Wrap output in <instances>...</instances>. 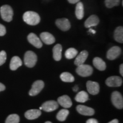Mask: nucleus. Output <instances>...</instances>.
Segmentation results:
<instances>
[{"instance_id":"36","label":"nucleus","mask_w":123,"mask_h":123,"mask_svg":"<svg viewBox=\"0 0 123 123\" xmlns=\"http://www.w3.org/2000/svg\"><path fill=\"white\" fill-rule=\"evenodd\" d=\"M108 123H119V121L117 119H114L113 120L111 121L110 122H109Z\"/></svg>"},{"instance_id":"20","label":"nucleus","mask_w":123,"mask_h":123,"mask_svg":"<svg viewBox=\"0 0 123 123\" xmlns=\"http://www.w3.org/2000/svg\"><path fill=\"white\" fill-rule=\"evenodd\" d=\"M62 47L60 44H56L53 47V58L56 61H59L62 58Z\"/></svg>"},{"instance_id":"22","label":"nucleus","mask_w":123,"mask_h":123,"mask_svg":"<svg viewBox=\"0 0 123 123\" xmlns=\"http://www.w3.org/2000/svg\"><path fill=\"white\" fill-rule=\"evenodd\" d=\"M93 66L100 71H104L106 68V64L101 58L99 57L95 58L93 60Z\"/></svg>"},{"instance_id":"21","label":"nucleus","mask_w":123,"mask_h":123,"mask_svg":"<svg viewBox=\"0 0 123 123\" xmlns=\"http://www.w3.org/2000/svg\"><path fill=\"white\" fill-rule=\"evenodd\" d=\"M22 64V62L21 59L17 56H13L12 58L10 63V68L12 70H16L18 67H21Z\"/></svg>"},{"instance_id":"17","label":"nucleus","mask_w":123,"mask_h":123,"mask_svg":"<svg viewBox=\"0 0 123 123\" xmlns=\"http://www.w3.org/2000/svg\"><path fill=\"white\" fill-rule=\"evenodd\" d=\"M88 53L86 50H83L80 52L79 55L76 56V59L75 60L74 63L75 65L79 66L81 64L84 63L87 58H88Z\"/></svg>"},{"instance_id":"26","label":"nucleus","mask_w":123,"mask_h":123,"mask_svg":"<svg viewBox=\"0 0 123 123\" xmlns=\"http://www.w3.org/2000/svg\"><path fill=\"white\" fill-rule=\"evenodd\" d=\"M69 114V111L66 109L60 110L56 115V119L60 121H63L66 119Z\"/></svg>"},{"instance_id":"13","label":"nucleus","mask_w":123,"mask_h":123,"mask_svg":"<svg viewBox=\"0 0 123 123\" xmlns=\"http://www.w3.org/2000/svg\"><path fill=\"white\" fill-rule=\"evenodd\" d=\"M76 110L80 114L84 116H92L95 113L93 109L85 105H78L76 107Z\"/></svg>"},{"instance_id":"37","label":"nucleus","mask_w":123,"mask_h":123,"mask_svg":"<svg viewBox=\"0 0 123 123\" xmlns=\"http://www.w3.org/2000/svg\"><path fill=\"white\" fill-rule=\"evenodd\" d=\"M88 32H89V33H91L92 34H95V33H96V31L94 30H93V29H89Z\"/></svg>"},{"instance_id":"39","label":"nucleus","mask_w":123,"mask_h":123,"mask_svg":"<svg viewBox=\"0 0 123 123\" xmlns=\"http://www.w3.org/2000/svg\"><path fill=\"white\" fill-rule=\"evenodd\" d=\"M45 123H52L50 122V121H46Z\"/></svg>"},{"instance_id":"34","label":"nucleus","mask_w":123,"mask_h":123,"mask_svg":"<svg viewBox=\"0 0 123 123\" xmlns=\"http://www.w3.org/2000/svg\"><path fill=\"white\" fill-rule=\"evenodd\" d=\"M5 90V86L2 83H0V92L4 91Z\"/></svg>"},{"instance_id":"15","label":"nucleus","mask_w":123,"mask_h":123,"mask_svg":"<svg viewBox=\"0 0 123 123\" xmlns=\"http://www.w3.org/2000/svg\"><path fill=\"white\" fill-rule=\"evenodd\" d=\"M58 104L64 108H68L72 106V101L70 98L67 95H63L60 96L58 99Z\"/></svg>"},{"instance_id":"25","label":"nucleus","mask_w":123,"mask_h":123,"mask_svg":"<svg viewBox=\"0 0 123 123\" xmlns=\"http://www.w3.org/2000/svg\"><path fill=\"white\" fill-rule=\"evenodd\" d=\"M60 78H61V79L62 80L64 81V82H73L75 80L74 77L73 76V75L71 74L70 73H67V72L61 74Z\"/></svg>"},{"instance_id":"2","label":"nucleus","mask_w":123,"mask_h":123,"mask_svg":"<svg viewBox=\"0 0 123 123\" xmlns=\"http://www.w3.org/2000/svg\"><path fill=\"white\" fill-rule=\"evenodd\" d=\"M0 13L2 19L6 22H10L13 19V10L8 5H4L0 8Z\"/></svg>"},{"instance_id":"40","label":"nucleus","mask_w":123,"mask_h":123,"mask_svg":"<svg viewBox=\"0 0 123 123\" xmlns=\"http://www.w3.org/2000/svg\"><path fill=\"white\" fill-rule=\"evenodd\" d=\"M42 110V107H40V108H39V110Z\"/></svg>"},{"instance_id":"29","label":"nucleus","mask_w":123,"mask_h":123,"mask_svg":"<svg viewBox=\"0 0 123 123\" xmlns=\"http://www.w3.org/2000/svg\"><path fill=\"white\" fill-rule=\"evenodd\" d=\"M120 0H105V6L111 9L114 6H117L119 5Z\"/></svg>"},{"instance_id":"27","label":"nucleus","mask_w":123,"mask_h":123,"mask_svg":"<svg viewBox=\"0 0 123 123\" xmlns=\"http://www.w3.org/2000/svg\"><path fill=\"white\" fill-rule=\"evenodd\" d=\"M78 50L74 48H70L67 49L65 52V56L67 59H71L75 58L78 54Z\"/></svg>"},{"instance_id":"7","label":"nucleus","mask_w":123,"mask_h":123,"mask_svg":"<svg viewBox=\"0 0 123 123\" xmlns=\"http://www.w3.org/2000/svg\"><path fill=\"white\" fill-rule=\"evenodd\" d=\"M121 53V50L119 46H113L109 49L107 53V59L111 61L116 59Z\"/></svg>"},{"instance_id":"33","label":"nucleus","mask_w":123,"mask_h":123,"mask_svg":"<svg viewBox=\"0 0 123 123\" xmlns=\"http://www.w3.org/2000/svg\"><path fill=\"white\" fill-rule=\"evenodd\" d=\"M68 1L70 3V4H75L78 3V2H79L80 0H68Z\"/></svg>"},{"instance_id":"9","label":"nucleus","mask_w":123,"mask_h":123,"mask_svg":"<svg viewBox=\"0 0 123 123\" xmlns=\"http://www.w3.org/2000/svg\"><path fill=\"white\" fill-rule=\"evenodd\" d=\"M42 110L46 112H52L56 110L59 107V104L57 101L54 100L47 101L44 102L41 106Z\"/></svg>"},{"instance_id":"18","label":"nucleus","mask_w":123,"mask_h":123,"mask_svg":"<svg viewBox=\"0 0 123 123\" xmlns=\"http://www.w3.org/2000/svg\"><path fill=\"white\" fill-rule=\"evenodd\" d=\"M41 115V110H30L27 111L25 113V116L28 120H34L37 119Z\"/></svg>"},{"instance_id":"10","label":"nucleus","mask_w":123,"mask_h":123,"mask_svg":"<svg viewBox=\"0 0 123 123\" xmlns=\"http://www.w3.org/2000/svg\"><path fill=\"white\" fill-rule=\"evenodd\" d=\"M105 83L108 87H120L123 83V80L117 76H111L106 80Z\"/></svg>"},{"instance_id":"12","label":"nucleus","mask_w":123,"mask_h":123,"mask_svg":"<svg viewBox=\"0 0 123 123\" xmlns=\"http://www.w3.org/2000/svg\"><path fill=\"white\" fill-rule=\"evenodd\" d=\"M87 89L90 94L97 95L99 92V84L95 81H88L87 82Z\"/></svg>"},{"instance_id":"30","label":"nucleus","mask_w":123,"mask_h":123,"mask_svg":"<svg viewBox=\"0 0 123 123\" xmlns=\"http://www.w3.org/2000/svg\"><path fill=\"white\" fill-rule=\"evenodd\" d=\"M6 60V53L5 51H1L0 52V66L5 63Z\"/></svg>"},{"instance_id":"31","label":"nucleus","mask_w":123,"mask_h":123,"mask_svg":"<svg viewBox=\"0 0 123 123\" xmlns=\"http://www.w3.org/2000/svg\"><path fill=\"white\" fill-rule=\"evenodd\" d=\"M6 33V30L5 27L0 24V36H4Z\"/></svg>"},{"instance_id":"32","label":"nucleus","mask_w":123,"mask_h":123,"mask_svg":"<svg viewBox=\"0 0 123 123\" xmlns=\"http://www.w3.org/2000/svg\"><path fill=\"white\" fill-rule=\"evenodd\" d=\"M86 123H98V121L95 119H90L87 121Z\"/></svg>"},{"instance_id":"3","label":"nucleus","mask_w":123,"mask_h":123,"mask_svg":"<svg viewBox=\"0 0 123 123\" xmlns=\"http://www.w3.org/2000/svg\"><path fill=\"white\" fill-rule=\"evenodd\" d=\"M37 62V56L33 51H27L24 56V63L27 67H33Z\"/></svg>"},{"instance_id":"16","label":"nucleus","mask_w":123,"mask_h":123,"mask_svg":"<svg viewBox=\"0 0 123 123\" xmlns=\"http://www.w3.org/2000/svg\"><path fill=\"white\" fill-rule=\"evenodd\" d=\"M40 38L46 44H51L55 42L54 37L48 32H43L40 35Z\"/></svg>"},{"instance_id":"38","label":"nucleus","mask_w":123,"mask_h":123,"mask_svg":"<svg viewBox=\"0 0 123 123\" xmlns=\"http://www.w3.org/2000/svg\"><path fill=\"white\" fill-rule=\"evenodd\" d=\"M78 86H75V87L73 88L74 91H75V92H76L77 91H78Z\"/></svg>"},{"instance_id":"23","label":"nucleus","mask_w":123,"mask_h":123,"mask_svg":"<svg viewBox=\"0 0 123 123\" xmlns=\"http://www.w3.org/2000/svg\"><path fill=\"white\" fill-rule=\"evenodd\" d=\"M113 36L115 41L122 43L123 42V27L122 26L117 27L114 31Z\"/></svg>"},{"instance_id":"14","label":"nucleus","mask_w":123,"mask_h":123,"mask_svg":"<svg viewBox=\"0 0 123 123\" xmlns=\"http://www.w3.org/2000/svg\"><path fill=\"white\" fill-rule=\"evenodd\" d=\"M99 23V19L96 15H92L86 19L84 22V26L86 28H90L93 26H96Z\"/></svg>"},{"instance_id":"24","label":"nucleus","mask_w":123,"mask_h":123,"mask_svg":"<svg viewBox=\"0 0 123 123\" xmlns=\"http://www.w3.org/2000/svg\"><path fill=\"white\" fill-rule=\"evenodd\" d=\"M75 99L77 102L85 103L89 99L88 95L86 92L82 91L78 93L75 96Z\"/></svg>"},{"instance_id":"5","label":"nucleus","mask_w":123,"mask_h":123,"mask_svg":"<svg viewBox=\"0 0 123 123\" xmlns=\"http://www.w3.org/2000/svg\"><path fill=\"white\" fill-rule=\"evenodd\" d=\"M111 100L112 104L118 109H123V98L122 95L118 91H114L112 93Z\"/></svg>"},{"instance_id":"8","label":"nucleus","mask_w":123,"mask_h":123,"mask_svg":"<svg viewBox=\"0 0 123 123\" xmlns=\"http://www.w3.org/2000/svg\"><path fill=\"white\" fill-rule=\"evenodd\" d=\"M56 26L63 31H66L71 28V24L67 18H59L56 20L55 22Z\"/></svg>"},{"instance_id":"6","label":"nucleus","mask_w":123,"mask_h":123,"mask_svg":"<svg viewBox=\"0 0 123 123\" xmlns=\"http://www.w3.org/2000/svg\"><path fill=\"white\" fill-rule=\"evenodd\" d=\"M44 86V82L42 80L35 81L32 85L31 89L29 91V95L31 96L37 95L43 88Z\"/></svg>"},{"instance_id":"1","label":"nucleus","mask_w":123,"mask_h":123,"mask_svg":"<svg viewBox=\"0 0 123 123\" xmlns=\"http://www.w3.org/2000/svg\"><path fill=\"white\" fill-rule=\"evenodd\" d=\"M24 22L29 25L35 26L38 25L41 21V18L37 13L32 11L25 12L23 15Z\"/></svg>"},{"instance_id":"19","label":"nucleus","mask_w":123,"mask_h":123,"mask_svg":"<svg viewBox=\"0 0 123 123\" xmlns=\"http://www.w3.org/2000/svg\"><path fill=\"white\" fill-rule=\"evenodd\" d=\"M75 15L78 19H82L84 17V5L80 1L76 3V8H75Z\"/></svg>"},{"instance_id":"28","label":"nucleus","mask_w":123,"mask_h":123,"mask_svg":"<svg viewBox=\"0 0 123 123\" xmlns=\"http://www.w3.org/2000/svg\"><path fill=\"white\" fill-rule=\"evenodd\" d=\"M19 117L17 114L10 115L6 120L5 123H19Z\"/></svg>"},{"instance_id":"4","label":"nucleus","mask_w":123,"mask_h":123,"mask_svg":"<svg viewBox=\"0 0 123 123\" xmlns=\"http://www.w3.org/2000/svg\"><path fill=\"white\" fill-rule=\"evenodd\" d=\"M76 72L80 76L87 77L91 75L92 73H93V68L90 65L83 64L78 66L76 70Z\"/></svg>"},{"instance_id":"35","label":"nucleus","mask_w":123,"mask_h":123,"mask_svg":"<svg viewBox=\"0 0 123 123\" xmlns=\"http://www.w3.org/2000/svg\"><path fill=\"white\" fill-rule=\"evenodd\" d=\"M123 64H120V74L121 76H123Z\"/></svg>"},{"instance_id":"11","label":"nucleus","mask_w":123,"mask_h":123,"mask_svg":"<svg viewBox=\"0 0 123 123\" xmlns=\"http://www.w3.org/2000/svg\"><path fill=\"white\" fill-rule=\"evenodd\" d=\"M27 40L30 43L37 48L40 49L42 47V41L34 33H31L29 34L27 36Z\"/></svg>"}]
</instances>
